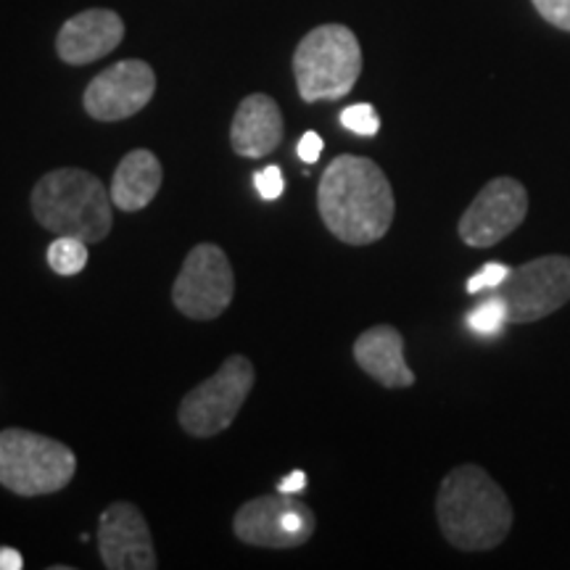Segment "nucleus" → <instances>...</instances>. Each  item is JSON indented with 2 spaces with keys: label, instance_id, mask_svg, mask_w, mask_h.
I'll return each instance as SVG.
<instances>
[{
  "label": "nucleus",
  "instance_id": "obj_9",
  "mask_svg": "<svg viewBox=\"0 0 570 570\" xmlns=\"http://www.w3.org/2000/svg\"><path fill=\"white\" fill-rule=\"evenodd\" d=\"M233 294L235 275L223 248L214 244H198L190 248L173 285L177 312L206 323V320L223 315L233 302Z\"/></svg>",
  "mask_w": 570,
  "mask_h": 570
},
{
  "label": "nucleus",
  "instance_id": "obj_10",
  "mask_svg": "<svg viewBox=\"0 0 570 570\" xmlns=\"http://www.w3.org/2000/svg\"><path fill=\"white\" fill-rule=\"evenodd\" d=\"M529 194L515 177H494L460 217V238L470 248H491L525 223Z\"/></svg>",
  "mask_w": 570,
  "mask_h": 570
},
{
  "label": "nucleus",
  "instance_id": "obj_4",
  "mask_svg": "<svg viewBox=\"0 0 570 570\" xmlns=\"http://www.w3.org/2000/svg\"><path fill=\"white\" fill-rule=\"evenodd\" d=\"M298 96L306 104L338 101L362 75V48L344 24H323L306 32L294 53Z\"/></svg>",
  "mask_w": 570,
  "mask_h": 570
},
{
  "label": "nucleus",
  "instance_id": "obj_17",
  "mask_svg": "<svg viewBox=\"0 0 570 570\" xmlns=\"http://www.w3.org/2000/svg\"><path fill=\"white\" fill-rule=\"evenodd\" d=\"M48 265L56 275L71 277L82 273L88 265V244L71 235H56V240L48 246Z\"/></svg>",
  "mask_w": 570,
  "mask_h": 570
},
{
  "label": "nucleus",
  "instance_id": "obj_16",
  "mask_svg": "<svg viewBox=\"0 0 570 570\" xmlns=\"http://www.w3.org/2000/svg\"><path fill=\"white\" fill-rule=\"evenodd\" d=\"M161 180L164 169L156 154L148 151V148H135L114 169V180L109 188L111 202L122 212L146 209L161 190Z\"/></svg>",
  "mask_w": 570,
  "mask_h": 570
},
{
  "label": "nucleus",
  "instance_id": "obj_8",
  "mask_svg": "<svg viewBox=\"0 0 570 570\" xmlns=\"http://www.w3.org/2000/svg\"><path fill=\"white\" fill-rule=\"evenodd\" d=\"M315 512L296 494H267L246 502L235 512L233 533L244 544L265 547V550H294L315 533Z\"/></svg>",
  "mask_w": 570,
  "mask_h": 570
},
{
  "label": "nucleus",
  "instance_id": "obj_25",
  "mask_svg": "<svg viewBox=\"0 0 570 570\" xmlns=\"http://www.w3.org/2000/svg\"><path fill=\"white\" fill-rule=\"evenodd\" d=\"M24 568V558L13 547H0V570H21Z\"/></svg>",
  "mask_w": 570,
  "mask_h": 570
},
{
  "label": "nucleus",
  "instance_id": "obj_20",
  "mask_svg": "<svg viewBox=\"0 0 570 570\" xmlns=\"http://www.w3.org/2000/svg\"><path fill=\"white\" fill-rule=\"evenodd\" d=\"M510 275V267L502 265V262H489L483 265L481 273H475L468 281V294H483V291H494L497 285L504 283V277Z\"/></svg>",
  "mask_w": 570,
  "mask_h": 570
},
{
  "label": "nucleus",
  "instance_id": "obj_2",
  "mask_svg": "<svg viewBox=\"0 0 570 570\" xmlns=\"http://www.w3.org/2000/svg\"><path fill=\"white\" fill-rule=\"evenodd\" d=\"M439 529L454 550L489 552L508 539L512 504L487 470L460 465L449 470L436 497Z\"/></svg>",
  "mask_w": 570,
  "mask_h": 570
},
{
  "label": "nucleus",
  "instance_id": "obj_23",
  "mask_svg": "<svg viewBox=\"0 0 570 570\" xmlns=\"http://www.w3.org/2000/svg\"><path fill=\"white\" fill-rule=\"evenodd\" d=\"M296 154L304 164H315L320 159V154H323V138H320L317 132H304L302 140H298Z\"/></svg>",
  "mask_w": 570,
  "mask_h": 570
},
{
  "label": "nucleus",
  "instance_id": "obj_12",
  "mask_svg": "<svg viewBox=\"0 0 570 570\" xmlns=\"http://www.w3.org/2000/svg\"><path fill=\"white\" fill-rule=\"evenodd\" d=\"M98 550L109 570H156L159 558L142 512L130 502H114L98 525Z\"/></svg>",
  "mask_w": 570,
  "mask_h": 570
},
{
  "label": "nucleus",
  "instance_id": "obj_11",
  "mask_svg": "<svg viewBox=\"0 0 570 570\" xmlns=\"http://www.w3.org/2000/svg\"><path fill=\"white\" fill-rule=\"evenodd\" d=\"M154 92V69L140 59H127L92 77L85 88L82 106L98 122H122L146 109Z\"/></svg>",
  "mask_w": 570,
  "mask_h": 570
},
{
  "label": "nucleus",
  "instance_id": "obj_6",
  "mask_svg": "<svg viewBox=\"0 0 570 570\" xmlns=\"http://www.w3.org/2000/svg\"><path fill=\"white\" fill-rule=\"evenodd\" d=\"M254 365L244 354H233L209 381L198 383L180 402L177 420L196 439H212L227 431L254 389Z\"/></svg>",
  "mask_w": 570,
  "mask_h": 570
},
{
  "label": "nucleus",
  "instance_id": "obj_5",
  "mask_svg": "<svg viewBox=\"0 0 570 570\" xmlns=\"http://www.w3.org/2000/svg\"><path fill=\"white\" fill-rule=\"evenodd\" d=\"M77 454L67 444L24 428L0 431V487L17 497H46L67 489Z\"/></svg>",
  "mask_w": 570,
  "mask_h": 570
},
{
  "label": "nucleus",
  "instance_id": "obj_22",
  "mask_svg": "<svg viewBox=\"0 0 570 570\" xmlns=\"http://www.w3.org/2000/svg\"><path fill=\"white\" fill-rule=\"evenodd\" d=\"M254 185L265 202H277L285 190L281 167H265V169H259V173H254Z\"/></svg>",
  "mask_w": 570,
  "mask_h": 570
},
{
  "label": "nucleus",
  "instance_id": "obj_14",
  "mask_svg": "<svg viewBox=\"0 0 570 570\" xmlns=\"http://www.w3.org/2000/svg\"><path fill=\"white\" fill-rule=\"evenodd\" d=\"M285 132L283 111L275 98L254 92L240 101L230 125V146L244 159H262L281 146Z\"/></svg>",
  "mask_w": 570,
  "mask_h": 570
},
{
  "label": "nucleus",
  "instance_id": "obj_19",
  "mask_svg": "<svg viewBox=\"0 0 570 570\" xmlns=\"http://www.w3.org/2000/svg\"><path fill=\"white\" fill-rule=\"evenodd\" d=\"M341 125L348 132L362 135V138H373L381 130V117H377V111L370 104H354L341 111Z\"/></svg>",
  "mask_w": 570,
  "mask_h": 570
},
{
  "label": "nucleus",
  "instance_id": "obj_18",
  "mask_svg": "<svg viewBox=\"0 0 570 570\" xmlns=\"http://www.w3.org/2000/svg\"><path fill=\"white\" fill-rule=\"evenodd\" d=\"M465 323L470 331L479 333V336H497V333L508 325V306H504V302L497 294H491L468 312Z\"/></svg>",
  "mask_w": 570,
  "mask_h": 570
},
{
  "label": "nucleus",
  "instance_id": "obj_1",
  "mask_svg": "<svg viewBox=\"0 0 570 570\" xmlns=\"http://www.w3.org/2000/svg\"><path fill=\"white\" fill-rule=\"evenodd\" d=\"M317 209L338 240L367 246L389 233L396 202L386 173L373 159L341 154L320 180Z\"/></svg>",
  "mask_w": 570,
  "mask_h": 570
},
{
  "label": "nucleus",
  "instance_id": "obj_21",
  "mask_svg": "<svg viewBox=\"0 0 570 570\" xmlns=\"http://www.w3.org/2000/svg\"><path fill=\"white\" fill-rule=\"evenodd\" d=\"M539 17L562 32H570V0H531Z\"/></svg>",
  "mask_w": 570,
  "mask_h": 570
},
{
  "label": "nucleus",
  "instance_id": "obj_3",
  "mask_svg": "<svg viewBox=\"0 0 570 570\" xmlns=\"http://www.w3.org/2000/svg\"><path fill=\"white\" fill-rule=\"evenodd\" d=\"M111 194L88 169L61 167L46 173L32 190V214L53 235L101 244L111 233Z\"/></svg>",
  "mask_w": 570,
  "mask_h": 570
},
{
  "label": "nucleus",
  "instance_id": "obj_13",
  "mask_svg": "<svg viewBox=\"0 0 570 570\" xmlns=\"http://www.w3.org/2000/svg\"><path fill=\"white\" fill-rule=\"evenodd\" d=\"M125 40V21L111 9H88L63 21L56 38V53L63 63L85 67L109 56Z\"/></svg>",
  "mask_w": 570,
  "mask_h": 570
},
{
  "label": "nucleus",
  "instance_id": "obj_7",
  "mask_svg": "<svg viewBox=\"0 0 570 570\" xmlns=\"http://www.w3.org/2000/svg\"><path fill=\"white\" fill-rule=\"evenodd\" d=\"M491 294L508 306V323L523 325L544 320L570 302V256L550 254L525 262Z\"/></svg>",
  "mask_w": 570,
  "mask_h": 570
},
{
  "label": "nucleus",
  "instance_id": "obj_15",
  "mask_svg": "<svg viewBox=\"0 0 570 570\" xmlns=\"http://www.w3.org/2000/svg\"><path fill=\"white\" fill-rule=\"evenodd\" d=\"M354 360L373 381L386 389H407L415 383V373L404 360V338L396 327H367L354 341Z\"/></svg>",
  "mask_w": 570,
  "mask_h": 570
},
{
  "label": "nucleus",
  "instance_id": "obj_24",
  "mask_svg": "<svg viewBox=\"0 0 570 570\" xmlns=\"http://www.w3.org/2000/svg\"><path fill=\"white\" fill-rule=\"evenodd\" d=\"M306 489V473L304 470H294L291 475H285V479L277 483V491H283V494H302Z\"/></svg>",
  "mask_w": 570,
  "mask_h": 570
}]
</instances>
